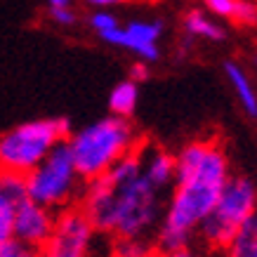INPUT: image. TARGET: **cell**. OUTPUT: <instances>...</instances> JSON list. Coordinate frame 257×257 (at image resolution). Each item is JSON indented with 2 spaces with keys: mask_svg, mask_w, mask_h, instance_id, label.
<instances>
[{
  "mask_svg": "<svg viewBox=\"0 0 257 257\" xmlns=\"http://www.w3.org/2000/svg\"><path fill=\"white\" fill-rule=\"evenodd\" d=\"M177 170L163 208L154 243L158 252L191 248L198 226L217 203L231 177V161L224 144L215 137H198L182 144L175 154Z\"/></svg>",
  "mask_w": 257,
  "mask_h": 257,
  "instance_id": "1",
  "label": "cell"
},
{
  "mask_svg": "<svg viewBox=\"0 0 257 257\" xmlns=\"http://www.w3.org/2000/svg\"><path fill=\"white\" fill-rule=\"evenodd\" d=\"M78 208L99 236L154 238L163 217V191L144 175L127 184H113L106 175L87 179L78 196Z\"/></svg>",
  "mask_w": 257,
  "mask_h": 257,
  "instance_id": "2",
  "label": "cell"
},
{
  "mask_svg": "<svg viewBox=\"0 0 257 257\" xmlns=\"http://www.w3.org/2000/svg\"><path fill=\"white\" fill-rule=\"evenodd\" d=\"M140 142L142 137L133 120L109 113L71 133L66 147L73 156L80 177L87 182L106 175L123 156L137 151Z\"/></svg>",
  "mask_w": 257,
  "mask_h": 257,
  "instance_id": "3",
  "label": "cell"
},
{
  "mask_svg": "<svg viewBox=\"0 0 257 257\" xmlns=\"http://www.w3.org/2000/svg\"><path fill=\"white\" fill-rule=\"evenodd\" d=\"M69 118H33L0 133V170L29 175L55 147L71 137Z\"/></svg>",
  "mask_w": 257,
  "mask_h": 257,
  "instance_id": "4",
  "label": "cell"
},
{
  "mask_svg": "<svg viewBox=\"0 0 257 257\" xmlns=\"http://www.w3.org/2000/svg\"><path fill=\"white\" fill-rule=\"evenodd\" d=\"M257 215V182L248 175H231L217 203L198 226V238L210 250H222Z\"/></svg>",
  "mask_w": 257,
  "mask_h": 257,
  "instance_id": "5",
  "label": "cell"
},
{
  "mask_svg": "<svg viewBox=\"0 0 257 257\" xmlns=\"http://www.w3.org/2000/svg\"><path fill=\"white\" fill-rule=\"evenodd\" d=\"M85 179L80 177L78 168L73 163L66 142L55 147L26 175V196L31 201L47 205L50 210H64L73 203H78L80 189Z\"/></svg>",
  "mask_w": 257,
  "mask_h": 257,
  "instance_id": "6",
  "label": "cell"
},
{
  "mask_svg": "<svg viewBox=\"0 0 257 257\" xmlns=\"http://www.w3.org/2000/svg\"><path fill=\"white\" fill-rule=\"evenodd\" d=\"M99 231L78 205L57 212L55 229L47 243L38 250L40 257H92Z\"/></svg>",
  "mask_w": 257,
  "mask_h": 257,
  "instance_id": "7",
  "label": "cell"
},
{
  "mask_svg": "<svg viewBox=\"0 0 257 257\" xmlns=\"http://www.w3.org/2000/svg\"><path fill=\"white\" fill-rule=\"evenodd\" d=\"M165 33V22L163 19H133L123 26L113 29L111 33L101 36L99 40L109 43L113 47L127 50L130 55L137 57V62L154 64L161 59V38Z\"/></svg>",
  "mask_w": 257,
  "mask_h": 257,
  "instance_id": "8",
  "label": "cell"
},
{
  "mask_svg": "<svg viewBox=\"0 0 257 257\" xmlns=\"http://www.w3.org/2000/svg\"><path fill=\"white\" fill-rule=\"evenodd\" d=\"M57 212L50 210L47 205L24 198L17 205L15 212V226H12V241L22 243L31 250H40L47 243L52 229H55Z\"/></svg>",
  "mask_w": 257,
  "mask_h": 257,
  "instance_id": "9",
  "label": "cell"
},
{
  "mask_svg": "<svg viewBox=\"0 0 257 257\" xmlns=\"http://www.w3.org/2000/svg\"><path fill=\"white\" fill-rule=\"evenodd\" d=\"M29 198L26 196V177L17 172L0 170V243L12 241L17 205Z\"/></svg>",
  "mask_w": 257,
  "mask_h": 257,
  "instance_id": "10",
  "label": "cell"
},
{
  "mask_svg": "<svg viewBox=\"0 0 257 257\" xmlns=\"http://www.w3.org/2000/svg\"><path fill=\"white\" fill-rule=\"evenodd\" d=\"M175 170H177V161H175V154H170L168 149H142V175L156 189H161V191L170 189L172 182H175Z\"/></svg>",
  "mask_w": 257,
  "mask_h": 257,
  "instance_id": "11",
  "label": "cell"
},
{
  "mask_svg": "<svg viewBox=\"0 0 257 257\" xmlns=\"http://www.w3.org/2000/svg\"><path fill=\"white\" fill-rule=\"evenodd\" d=\"M222 69H224V76L231 85V92H234L241 111L250 120H257V87L248 76V71L234 59H226Z\"/></svg>",
  "mask_w": 257,
  "mask_h": 257,
  "instance_id": "12",
  "label": "cell"
},
{
  "mask_svg": "<svg viewBox=\"0 0 257 257\" xmlns=\"http://www.w3.org/2000/svg\"><path fill=\"white\" fill-rule=\"evenodd\" d=\"M182 24H184V33L191 40H208V43L226 40V29L203 10H189Z\"/></svg>",
  "mask_w": 257,
  "mask_h": 257,
  "instance_id": "13",
  "label": "cell"
},
{
  "mask_svg": "<svg viewBox=\"0 0 257 257\" xmlns=\"http://www.w3.org/2000/svg\"><path fill=\"white\" fill-rule=\"evenodd\" d=\"M106 104H109L111 116L133 120L135 111H137V104H140V83L133 78H125L120 83H116V85L111 87Z\"/></svg>",
  "mask_w": 257,
  "mask_h": 257,
  "instance_id": "14",
  "label": "cell"
},
{
  "mask_svg": "<svg viewBox=\"0 0 257 257\" xmlns=\"http://www.w3.org/2000/svg\"><path fill=\"white\" fill-rule=\"evenodd\" d=\"M222 257H257V215L222 250Z\"/></svg>",
  "mask_w": 257,
  "mask_h": 257,
  "instance_id": "15",
  "label": "cell"
},
{
  "mask_svg": "<svg viewBox=\"0 0 257 257\" xmlns=\"http://www.w3.org/2000/svg\"><path fill=\"white\" fill-rule=\"evenodd\" d=\"M106 177L113 182V184H127V182H133V179L142 177V147L133 154H127L118 161L109 172H106Z\"/></svg>",
  "mask_w": 257,
  "mask_h": 257,
  "instance_id": "16",
  "label": "cell"
},
{
  "mask_svg": "<svg viewBox=\"0 0 257 257\" xmlns=\"http://www.w3.org/2000/svg\"><path fill=\"white\" fill-rule=\"evenodd\" d=\"M158 248L154 238H116L111 257H156Z\"/></svg>",
  "mask_w": 257,
  "mask_h": 257,
  "instance_id": "17",
  "label": "cell"
},
{
  "mask_svg": "<svg viewBox=\"0 0 257 257\" xmlns=\"http://www.w3.org/2000/svg\"><path fill=\"white\" fill-rule=\"evenodd\" d=\"M87 24H90V29L94 31L97 38L106 36V33H111L113 29L120 26L118 17L113 15V10H92V15L87 17Z\"/></svg>",
  "mask_w": 257,
  "mask_h": 257,
  "instance_id": "18",
  "label": "cell"
},
{
  "mask_svg": "<svg viewBox=\"0 0 257 257\" xmlns=\"http://www.w3.org/2000/svg\"><path fill=\"white\" fill-rule=\"evenodd\" d=\"M205 10L215 17H222V19H231L234 22L236 17V8H238V0H201Z\"/></svg>",
  "mask_w": 257,
  "mask_h": 257,
  "instance_id": "19",
  "label": "cell"
},
{
  "mask_svg": "<svg viewBox=\"0 0 257 257\" xmlns=\"http://www.w3.org/2000/svg\"><path fill=\"white\" fill-rule=\"evenodd\" d=\"M234 22L243 24V26H252V24H257V3L255 0H238Z\"/></svg>",
  "mask_w": 257,
  "mask_h": 257,
  "instance_id": "20",
  "label": "cell"
},
{
  "mask_svg": "<svg viewBox=\"0 0 257 257\" xmlns=\"http://www.w3.org/2000/svg\"><path fill=\"white\" fill-rule=\"evenodd\" d=\"M47 15L50 19L57 24V26H73V24L78 22V15H76V10L73 8H47Z\"/></svg>",
  "mask_w": 257,
  "mask_h": 257,
  "instance_id": "21",
  "label": "cell"
},
{
  "mask_svg": "<svg viewBox=\"0 0 257 257\" xmlns=\"http://www.w3.org/2000/svg\"><path fill=\"white\" fill-rule=\"evenodd\" d=\"M0 257H40L38 250H31L17 241L0 243Z\"/></svg>",
  "mask_w": 257,
  "mask_h": 257,
  "instance_id": "22",
  "label": "cell"
},
{
  "mask_svg": "<svg viewBox=\"0 0 257 257\" xmlns=\"http://www.w3.org/2000/svg\"><path fill=\"white\" fill-rule=\"evenodd\" d=\"M85 5H90L92 10H113L118 5H123L125 0H83Z\"/></svg>",
  "mask_w": 257,
  "mask_h": 257,
  "instance_id": "23",
  "label": "cell"
},
{
  "mask_svg": "<svg viewBox=\"0 0 257 257\" xmlns=\"http://www.w3.org/2000/svg\"><path fill=\"white\" fill-rule=\"evenodd\" d=\"M130 78L137 80V83H142V80H147V78H149V64L137 62V64L133 66V73H130Z\"/></svg>",
  "mask_w": 257,
  "mask_h": 257,
  "instance_id": "24",
  "label": "cell"
},
{
  "mask_svg": "<svg viewBox=\"0 0 257 257\" xmlns=\"http://www.w3.org/2000/svg\"><path fill=\"white\" fill-rule=\"evenodd\" d=\"M156 257H201V255L191 248H182V250H172V252H158Z\"/></svg>",
  "mask_w": 257,
  "mask_h": 257,
  "instance_id": "25",
  "label": "cell"
},
{
  "mask_svg": "<svg viewBox=\"0 0 257 257\" xmlns=\"http://www.w3.org/2000/svg\"><path fill=\"white\" fill-rule=\"evenodd\" d=\"M47 8H73V0H47Z\"/></svg>",
  "mask_w": 257,
  "mask_h": 257,
  "instance_id": "26",
  "label": "cell"
}]
</instances>
